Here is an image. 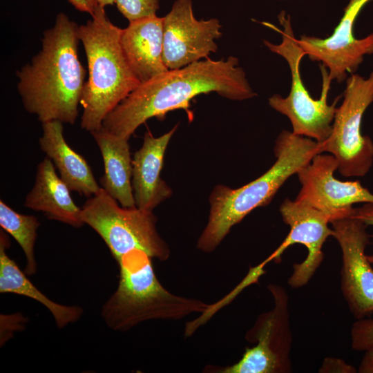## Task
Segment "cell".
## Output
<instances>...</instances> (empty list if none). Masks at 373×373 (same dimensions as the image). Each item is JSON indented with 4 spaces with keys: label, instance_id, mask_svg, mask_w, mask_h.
Listing matches in <instances>:
<instances>
[{
    "label": "cell",
    "instance_id": "cell-7",
    "mask_svg": "<svg viewBox=\"0 0 373 373\" xmlns=\"http://www.w3.org/2000/svg\"><path fill=\"white\" fill-rule=\"evenodd\" d=\"M81 209L84 223L99 234L116 261L134 249L160 261L169 258L170 248L157 231L152 211L123 207L102 187Z\"/></svg>",
    "mask_w": 373,
    "mask_h": 373
},
{
    "label": "cell",
    "instance_id": "cell-2",
    "mask_svg": "<svg viewBox=\"0 0 373 373\" xmlns=\"http://www.w3.org/2000/svg\"><path fill=\"white\" fill-rule=\"evenodd\" d=\"M79 26L64 13L44 32L41 50L17 72L24 108L42 123L74 124L85 84L86 70L78 57Z\"/></svg>",
    "mask_w": 373,
    "mask_h": 373
},
{
    "label": "cell",
    "instance_id": "cell-8",
    "mask_svg": "<svg viewBox=\"0 0 373 373\" xmlns=\"http://www.w3.org/2000/svg\"><path fill=\"white\" fill-rule=\"evenodd\" d=\"M373 102V71L367 78L352 74L346 79L341 105L337 107L329 137L320 143V152L338 162L344 177H363L373 164V142L361 133L363 114Z\"/></svg>",
    "mask_w": 373,
    "mask_h": 373
},
{
    "label": "cell",
    "instance_id": "cell-29",
    "mask_svg": "<svg viewBox=\"0 0 373 373\" xmlns=\"http://www.w3.org/2000/svg\"><path fill=\"white\" fill-rule=\"evenodd\" d=\"M280 1H284V0H280Z\"/></svg>",
    "mask_w": 373,
    "mask_h": 373
},
{
    "label": "cell",
    "instance_id": "cell-6",
    "mask_svg": "<svg viewBox=\"0 0 373 373\" xmlns=\"http://www.w3.org/2000/svg\"><path fill=\"white\" fill-rule=\"evenodd\" d=\"M278 19L283 29L269 23H263L277 30L281 35L282 41L274 44L264 40L263 44L270 51L283 57L287 62L291 73V88L286 97L278 94L270 97L269 105L287 117L293 133L323 143L331 134L340 97H337L332 104H328L332 81L329 79L327 68L321 64L319 67L323 79L321 97L318 99L312 97L303 82L300 70V61L305 53L295 37L290 16L282 10Z\"/></svg>",
    "mask_w": 373,
    "mask_h": 373
},
{
    "label": "cell",
    "instance_id": "cell-24",
    "mask_svg": "<svg viewBox=\"0 0 373 373\" xmlns=\"http://www.w3.org/2000/svg\"><path fill=\"white\" fill-rule=\"evenodd\" d=\"M357 372L354 367L346 363L342 359L336 358H325L319 369V372L355 373Z\"/></svg>",
    "mask_w": 373,
    "mask_h": 373
},
{
    "label": "cell",
    "instance_id": "cell-28",
    "mask_svg": "<svg viewBox=\"0 0 373 373\" xmlns=\"http://www.w3.org/2000/svg\"><path fill=\"white\" fill-rule=\"evenodd\" d=\"M98 4L102 7L113 5L115 3L116 0H96Z\"/></svg>",
    "mask_w": 373,
    "mask_h": 373
},
{
    "label": "cell",
    "instance_id": "cell-17",
    "mask_svg": "<svg viewBox=\"0 0 373 373\" xmlns=\"http://www.w3.org/2000/svg\"><path fill=\"white\" fill-rule=\"evenodd\" d=\"M24 206L42 212L48 219L73 227H81L82 209L76 205L70 190L56 173L52 161L45 157L37 166L34 185L27 194Z\"/></svg>",
    "mask_w": 373,
    "mask_h": 373
},
{
    "label": "cell",
    "instance_id": "cell-22",
    "mask_svg": "<svg viewBox=\"0 0 373 373\" xmlns=\"http://www.w3.org/2000/svg\"><path fill=\"white\" fill-rule=\"evenodd\" d=\"M118 10L129 21L156 15L160 0H116Z\"/></svg>",
    "mask_w": 373,
    "mask_h": 373
},
{
    "label": "cell",
    "instance_id": "cell-18",
    "mask_svg": "<svg viewBox=\"0 0 373 373\" xmlns=\"http://www.w3.org/2000/svg\"><path fill=\"white\" fill-rule=\"evenodd\" d=\"M62 124L57 120L42 123L43 134L39 140L40 149L52 161L70 191L90 198L101 186L87 161L67 144Z\"/></svg>",
    "mask_w": 373,
    "mask_h": 373
},
{
    "label": "cell",
    "instance_id": "cell-3",
    "mask_svg": "<svg viewBox=\"0 0 373 373\" xmlns=\"http://www.w3.org/2000/svg\"><path fill=\"white\" fill-rule=\"evenodd\" d=\"M275 162L265 173L237 189L216 185L209 196L208 221L197 242V249L214 251L231 228L255 209L268 204L287 179L320 152V143L283 130L274 149Z\"/></svg>",
    "mask_w": 373,
    "mask_h": 373
},
{
    "label": "cell",
    "instance_id": "cell-19",
    "mask_svg": "<svg viewBox=\"0 0 373 373\" xmlns=\"http://www.w3.org/2000/svg\"><path fill=\"white\" fill-rule=\"evenodd\" d=\"M102 156L104 173L101 187L123 207H135L132 188V160L128 140L102 127L90 133Z\"/></svg>",
    "mask_w": 373,
    "mask_h": 373
},
{
    "label": "cell",
    "instance_id": "cell-27",
    "mask_svg": "<svg viewBox=\"0 0 373 373\" xmlns=\"http://www.w3.org/2000/svg\"><path fill=\"white\" fill-rule=\"evenodd\" d=\"M364 352L357 371L359 373H373V347Z\"/></svg>",
    "mask_w": 373,
    "mask_h": 373
},
{
    "label": "cell",
    "instance_id": "cell-4",
    "mask_svg": "<svg viewBox=\"0 0 373 373\" xmlns=\"http://www.w3.org/2000/svg\"><path fill=\"white\" fill-rule=\"evenodd\" d=\"M121 32L99 5L92 19L78 28L88 72L80 99V125L90 133L99 130L106 116L140 84L124 55Z\"/></svg>",
    "mask_w": 373,
    "mask_h": 373
},
{
    "label": "cell",
    "instance_id": "cell-1",
    "mask_svg": "<svg viewBox=\"0 0 373 373\" xmlns=\"http://www.w3.org/2000/svg\"><path fill=\"white\" fill-rule=\"evenodd\" d=\"M210 93L237 101L256 95L237 57L207 58L140 84L106 116L102 127L129 140L149 119H163L169 111L186 110L194 97Z\"/></svg>",
    "mask_w": 373,
    "mask_h": 373
},
{
    "label": "cell",
    "instance_id": "cell-13",
    "mask_svg": "<svg viewBox=\"0 0 373 373\" xmlns=\"http://www.w3.org/2000/svg\"><path fill=\"white\" fill-rule=\"evenodd\" d=\"M371 0H350L343 15L332 34L326 38L301 35L297 39L305 55L320 61L328 70L329 79L341 83L347 73H354L364 56L373 54V33L362 39L354 34L356 19L363 8Z\"/></svg>",
    "mask_w": 373,
    "mask_h": 373
},
{
    "label": "cell",
    "instance_id": "cell-25",
    "mask_svg": "<svg viewBox=\"0 0 373 373\" xmlns=\"http://www.w3.org/2000/svg\"><path fill=\"white\" fill-rule=\"evenodd\" d=\"M350 216L361 220L367 226L373 227V202L363 203L358 207H353ZM372 237L373 238V236ZM367 258L371 264H373V254L367 255Z\"/></svg>",
    "mask_w": 373,
    "mask_h": 373
},
{
    "label": "cell",
    "instance_id": "cell-14",
    "mask_svg": "<svg viewBox=\"0 0 373 373\" xmlns=\"http://www.w3.org/2000/svg\"><path fill=\"white\" fill-rule=\"evenodd\" d=\"M283 222L290 230L278 249L267 259L280 261L281 255L289 246L301 244L307 249L303 261L293 265V272L288 279L289 285L294 289L307 285L321 265L324 254L323 244L333 236L332 228L329 227L332 218L327 213L308 204L286 198L279 209Z\"/></svg>",
    "mask_w": 373,
    "mask_h": 373
},
{
    "label": "cell",
    "instance_id": "cell-16",
    "mask_svg": "<svg viewBox=\"0 0 373 373\" xmlns=\"http://www.w3.org/2000/svg\"><path fill=\"white\" fill-rule=\"evenodd\" d=\"M120 44L140 84L168 70L163 59V17L153 15L129 21L122 29Z\"/></svg>",
    "mask_w": 373,
    "mask_h": 373
},
{
    "label": "cell",
    "instance_id": "cell-12",
    "mask_svg": "<svg viewBox=\"0 0 373 373\" xmlns=\"http://www.w3.org/2000/svg\"><path fill=\"white\" fill-rule=\"evenodd\" d=\"M221 28L216 18L197 19L192 0H175L163 17V59L168 70L209 58L217 51Z\"/></svg>",
    "mask_w": 373,
    "mask_h": 373
},
{
    "label": "cell",
    "instance_id": "cell-21",
    "mask_svg": "<svg viewBox=\"0 0 373 373\" xmlns=\"http://www.w3.org/2000/svg\"><path fill=\"white\" fill-rule=\"evenodd\" d=\"M0 226L15 239L22 249L26 260L25 273L29 276L35 274L37 263L34 249L37 229L40 226L37 218L18 213L1 200Z\"/></svg>",
    "mask_w": 373,
    "mask_h": 373
},
{
    "label": "cell",
    "instance_id": "cell-10",
    "mask_svg": "<svg viewBox=\"0 0 373 373\" xmlns=\"http://www.w3.org/2000/svg\"><path fill=\"white\" fill-rule=\"evenodd\" d=\"M333 237L342 252L341 289L352 316L357 320L373 314V268L365 250L372 237L367 225L347 216L331 222Z\"/></svg>",
    "mask_w": 373,
    "mask_h": 373
},
{
    "label": "cell",
    "instance_id": "cell-26",
    "mask_svg": "<svg viewBox=\"0 0 373 373\" xmlns=\"http://www.w3.org/2000/svg\"><path fill=\"white\" fill-rule=\"evenodd\" d=\"M75 8L79 11L88 13L93 16L97 6L98 3L96 0H68Z\"/></svg>",
    "mask_w": 373,
    "mask_h": 373
},
{
    "label": "cell",
    "instance_id": "cell-15",
    "mask_svg": "<svg viewBox=\"0 0 373 373\" xmlns=\"http://www.w3.org/2000/svg\"><path fill=\"white\" fill-rule=\"evenodd\" d=\"M178 124L160 137L146 132L141 148L132 160V188L135 207L153 211L172 195L171 187L160 177L168 144Z\"/></svg>",
    "mask_w": 373,
    "mask_h": 373
},
{
    "label": "cell",
    "instance_id": "cell-5",
    "mask_svg": "<svg viewBox=\"0 0 373 373\" xmlns=\"http://www.w3.org/2000/svg\"><path fill=\"white\" fill-rule=\"evenodd\" d=\"M146 252L134 249L117 262L119 274L116 290L104 303L101 316L108 327L126 332L151 320L178 321L211 307L200 300L175 295L165 289Z\"/></svg>",
    "mask_w": 373,
    "mask_h": 373
},
{
    "label": "cell",
    "instance_id": "cell-11",
    "mask_svg": "<svg viewBox=\"0 0 373 373\" xmlns=\"http://www.w3.org/2000/svg\"><path fill=\"white\" fill-rule=\"evenodd\" d=\"M338 167L334 155L322 153L296 173L301 188L295 200L327 213L332 222L350 216L354 204L373 202V193L358 180L335 178Z\"/></svg>",
    "mask_w": 373,
    "mask_h": 373
},
{
    "label": "cell",
    "instance_id": "cell-20",
    "mask_svg": "<svg viewBox=\"0 0 373 373\" xmlns=\"http://www.w3.org/2000/svg\"><path fill=\"white\" fill-rule=\"evenodd\" d=\"M10 244L4 231L0 233V292L11 293L32 298L46 307L52 315L57 326L63 328L77 321L83 314L79 306L57 303L41 292L6 254Z\"/></svg>",
    "mask_w": 373,
    "mask_h": 373
},
{
    "label": "cell",
    "instance_id": "cell-23",
    "mask_svg": "<svg viewBox=\"0 0 373 373\" xmlns=\"http://www.w3.org/2000/svg\"><path fill=\"white\" fill-rule=\"evenodd\" d=\"M351 345L356 351H365L373 347V318L357 319L351 328Z\"/></svg>",
    "mask_w": 373,
    "mask_h": 373
},
{
    "label": "cell",
    "instance_id": "cell-9",
    "mask_svg": "<svg viewBox=\"0 0 373 373\" xmlns=\"http://www.w3.org/2000/svg\"><path fill=\"white\" fill-rule=\"evenodd\" d=\"M267 288L273 297L274 307L260 314L254 326L245 334V339L254 345L247 347L237 363L226 367L209 365L204 370L218 373L292 372L289 296L278 285L270 284Z\"/></svg>",
    "mask_w": 373,
    "mask_h": 373
}]
</instances>
